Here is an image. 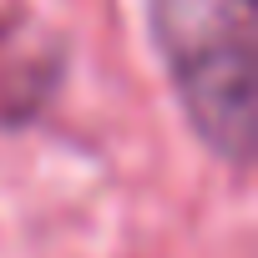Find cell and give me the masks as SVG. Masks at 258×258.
<instances>
[{"mask_svg": "<svg viewBox=\"0 0 258 258\" xmlns=\"http://www.w3.org/2000/svg\"><path fill=\"white\" fill-rule=\"evenodd\" d=\"M152 31L198 137L228 162H248L258 132V6L152 0Z\"/></svg>", "mask_w": 258, "mask_h": 258, "instance_id": "1", "label": "cell"}]
</instances>
